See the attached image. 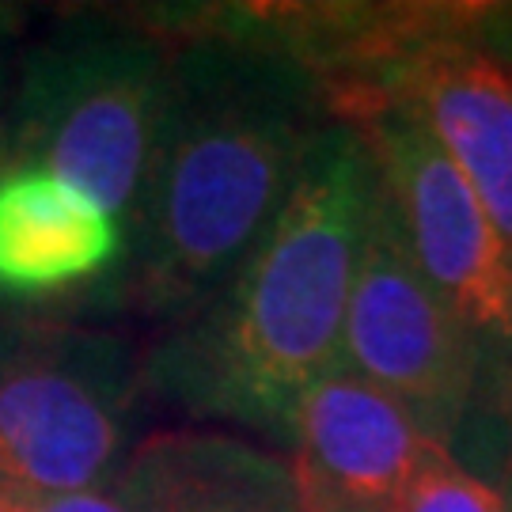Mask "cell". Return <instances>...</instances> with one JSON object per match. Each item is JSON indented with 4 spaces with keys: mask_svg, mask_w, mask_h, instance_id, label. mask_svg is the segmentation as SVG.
I'll return each mask as SVG.
<instances>
[{
    "mask_svg": "<svg viewBox=\"0 0 512 512\" xmlns=\"http://www.w3.org/2000/svg\"><path fill=\"white\" fill-rule=\"evenodd\" d=\"M376 164L349 122L311 129L285 202L228 289L160 346L152 384L198 414L289 433L296 399L342 365Z\"/></svg>",
    "mask_w": 512,
    "mask_h": 512,
    "instance_id": "6da1fadb",
    "label": "cell"
},
{
    "mask_svg": "<svg viewBox=\"0 0 512 512\" xmlns=\"http://www.w3.org/2000/svg\"><path fill=\"white\" fill-rule=\"evenodd\" d=\"M308 137V88L293 61L239 46L171 57L160 137L122 228L137 300L175 311L232 277L277 217Z\"/></svg>",
    "mask_w": 512,
    "mask_h": 512,
    "instance_id": "7a4b0ae2",
    "label": "cell"
},
{
    "mask_svg": "<svg viewBox=\"0 0 512 512\" xmlns=\"http://www.w3.org/2000/svg\"><path fill=\"white\" fill-rule=\"evenodd\" d=\"M171 54L122 31H69L35 46L19 73L8 152L73 183L107 213L137 209L160 137Z\"/></svg>",
    "mask_w": 512,
    "mask_h": 512,
    "instance_id": "3957f363",
    "label": "cell"
},
{
    "mask_svg": "<svg viewBox=\"0 0 512 512\" xmlns=\"http://www.w3.org/2000/svg\"><path fill=\"white\" fill-rule=\"evenodd\" d=\"M137 368L110 334L54 323L0 327V494L103 486L126 448Z\"/></svg>",
    "mask_w": 512,
    "mask_h": 512,
    "instance_id": "277c9868",
    "label": "cell"
},
{
    "mask_svg": "<svg viewBox=\"0 0 512 512\" xmlns=\"http://www.w3.org/2000/svg\"><path fill=\"white\" fill-rule=\"evenodd\" d=\"M338 368L391 395L440 444L482 380V342L425 281L380 186L349 285Z\"/></svg>",
    "mask_w": 512,
    "mask_h": 512,
    "instance_id": "5b68a950",
    "label": "cell"
},
{
    "mask_svg": "<svg viewBox=\"0 0 512 512\" xmlns=\"http://www.w3.org/2000/svg\"><path fill=\"white\" fill-rule=\"evenodd\" d=\"M349 126L365 137L425 281L478 342L512 346V258L459 167L403 103H372Z\"/></svg>",
    "mask_w": 512,
    "mask_h": 512,
    "instance_id": "8992f818",
    "label": "cell"
},
{
    "mask_svg": "<svg viewBox=\"0 0 512 512\" xmlns=\"http://www.w3.org/2000/svg\"><path fill=\"white\" fill-rule=\"evenodd\" d=\"M289 437L296 501L327 512H395L410 482L448 452L410 410L346 368L327 372L296 399Z\"/></svg>",
    "mask_w": 512,
    "mask_h": 512,
    "instance_id": "52a82bcc",
    "label": "cell"
},
{
    "mask_svg": "<svg viewBox=\"0 0 512 512\" xmlns=\"http://www.w3.org/2000/svg\"><path fill=\"white\" fill-rule=\"evenodd\" d=\"M403 103L418 114L444 156L475 190L512 258V76L467 46H421L376 95L353 99Z\"/></svg>",
    "mask_w": 512,
    "mask_h": 512,
    "instance_id": "ba28073f",
    "label": "cell"
},
{
    "mask_svg": "<svg viewBox=\"0 0 512 512\" xmlns=\"http://www.w3.org/2000/svg\"><path fill=\"white\" fill-rule=\"evenodd\" d=\"M126 232L73 183L38 164L0 167V293L54 296L114 266Z\"/></svg>",
    "mask_w": 512,
    "mask_h": 512,
    "instance_id": "9c48e42d",
    "label": "cell"
},
{
    "mask_svg": "<svg viewBox=\"0 0 512 512\" xmlns=\"http://www.w3.org/2000/svg\"><path fill=\"white\" fill-rule=\"evenodd\" d=\"M114 490L133 512H296L289 463L232 437L148 440Z\"/></svg>",
    "mask_w": 512,
    "mask_h": 512,
    "instance_id": "30bf717a",
    "label": "cell"
},
{
    "mask_svg": "<svg viewBox=\"0 0 512 512\" xmlns=\"http://www.w3.org/2000/svg\"><path fill=\"white\" fill-rule=\"evenodd\" d=\"M395 512H512L497 486L459 467L452 452H440L421 471Z\"/></svg>",
    "mask_w": 512,
    "mask_h": 512,
    "instance_id": "8fae6325",
    "label": "cell"
},
{
    "mask_svg": "<svg viewBox=\"0 0 512 512\" xmlns=\"http://www.w3.org/2000/svg\"><path fill=\"white\" fill-rule=\"evenodd\" d=\"M0 512H133L114 486L76 494H0Z\"/></svg>",
    "mask_w": 512,
    "mask_h": 512,
    "instance_id": "7c38bea8",
    "label": "cell"
},
{
    "mask_svg": "<svg viewBox=\"0 0 512 512\" xmlns=\"http://www.w3.org/2000/svg\"><path fill=\"white\" fill-rule=\"evenodd\" d=\"M501 497L509 501L512 509V444H509V459H505V475H501Z\"/></svg>",
    "mask_w": 512,
    "mask_h": 512,
    "instance_id": "4fadbf2b",
    "label": "cell"
},
{
    "mask_svg": "<svg viewBox=\"0 0 512 512\" xmlns=\"http://www.w3.org/2000/svg\"><path fill=\"white\" fill-rule=\"evenodd\" d=\"M12 160V152H8V129H4V122H0V167Z\"/></svg>",
    "mask_w": 512,
    "mask_h": 512,
    "instance_id": "5bb4252c",
    "label": "cell"
},
{
    "mask_svg": "<svg viewBox=\"0 0 512 512\" xmlns=\"http://www.w3.org/2000/svg\"><path fill=\"white\" fill-rule=\"evenodd\" d=\"M296 512H327V509H308V505H300V501H296Z\"/></svg>",
    "mask_w": 512,
    "mask_h": 512,
    "instance_id": "9a60e30c",
    "label": "cell"
},
{
    "mask_svg": "<svg viewBox=\"0 0 512 512\" xmlns=\"http://www.w3.org/2000/svg\"><path fill=\"white\" fill-rule=\"evenodd\" d=\"M0 12H4V8H0ZM0 23H4V16H0Z\"/></svg>",
    "mask_w": 512,
    "mask_h": 512,
    "instance_id": "2e32d148",
    "label": "cell"
}]
</instances>
